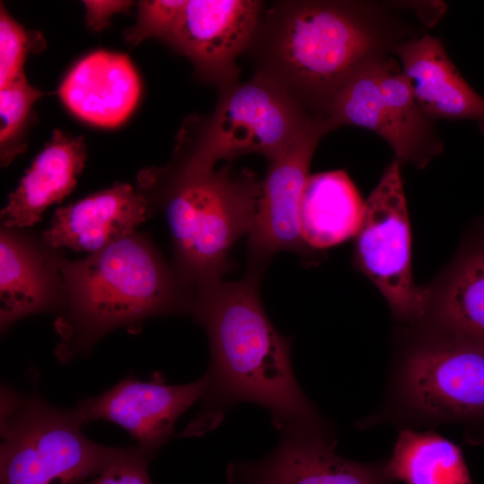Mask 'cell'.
<instances>
[{"label":"cell","mask_w":484,"mask_h":484,"mask_svg":"<svg viewBox=\"0 0 484 484\" xmlns=\"http://www.w3.org/2000/svg\"><path fill=\"white\" fill-rule=\"evenodd\" d=\"M404 4L277 1L263 8L245 54L255 74L324 118L337 91L363 65L394 55L400 43L422 34L397 14Z\"/></svg>","instance_id":"obj_1"},{"label":"cell","mask_w":484,"mask_h":484,"mask_svg":"<svg viewBox=\"0 0 484 484\" xmlns=\"http://www.w3.org/2000/svg\"><path fill=\"white\" fill-rule=\"evenodd\" d=\"M258 276L251 270L242 280L199 289L192 309L207 333L211 363L202 411L185 435L212 428L242 402L267 409L281 431L324 423L294 376L290 339L276 331L264 309Z\"/></svg>","instance_id":"obj_2"},{"label":"cell","mask_w":484,"mask_h":484,"mask_svg":"<svg viewBox=\"0 0 484 484\" xmlns=\"http://www.w3.org/2000/svg\"><path fill=\"white\" fill-rule=\"evenodd\" d=\"M166 215L186 279L198 289L221 280L229 251L248 234L257 210L261 181L230 164L219 169L171 168Z\"/></svg>","instance_id":"obj_3"},{"label":"cell","mask_w":484,"mask_h":484,"mask_svg":"<svg viewBox=\"0 0 484 484\" xmlns=\"http://www.w3.org/2000/svg\"><path fill=\"white\" fill-rule=\"evenodd\" d=\"M70 316L90 341L116 327L180 306L175 284L153 248L134 234L76 262H61Z\"/></svg>","instance_id":"obj_4"},{"label":"cell","mask_w":484,"mask_h":484,"mask_svg":"<svg viewBox=\"0 0 484 484\" xmlns=\"http://www.w3.org/2000/svg\"><path fill=\"white\" fill-rule=\"evenodd\" d=\"M72 410L1 390L0 484H76L131 454L89 439Z\"/></svg>","instance_id":"obj_5"},{"label":"cell","mask_w":484,"mask_h":484,"mask_svg":"<svg viewBox=\"0 0 484 484\" xmlns=\"http://www.w3.org/2000/svg\"><path fill=\"white\" fill-rule=\"evenodd\" d=\"M316 118L284 89L255 74L220 87L212 113L187 120L177 146L178 163L207 169L251 152L270 162Z\"/></svg>","instance_id":"obj_6"},{"label":"cell","mask_w":484,"mask_h":484,"mask_svg":"<svg viewBox=\"0 0 484 484\" xmlns=\"http://www.w3.org/2000/svg\"><path fill=\"white\" fill-rule=\"evenodd\" d=\"M393 400L402 417L413 423L484 416V348L428 329L400 357Z\"/></svg>","instance_id":"obj_7"},{"label":"cell","mask_w":484,"mask_h":484,"mask_svg":"<svg viewBox=\"0 0 484 484\" xmlns=\"http://www.w3.org/2000/svg\"><path fill=\"white\" fill-rule=\"evenodd\" d=\"M324 119L331 131L353 125L376 134L401 166L422 169L444 149L435 122L417 103L399 61L391 55L363 65L337 91Z\"/></svg>","instance_id":"obj_8"},{"label":"cell","mask_w":484,"mask_h":484,"mask_svg":"<svg viewBox=\"0 0 484 484\" xmlns=\"http://www.w3.org/2000/svg\"><path fill=\"white\" fill-rule=\"evenodd\" d=\"M355 237L356 264L382 293L393 315L402 322L421 323L428 293L412 279L409 213L396 159L365 201Z\"/></svg>","instance_id":"obj_9"},{"label":"cell","mask_w":484,"mask_h":484,"mask_svg":"<svg viewBox=\"0 0 484 484\" xmlns=\"http://www.w3.org/2000/svg\"><path fill=\"white\" fill-rule=\"evenodd\" d=\"M278 445L256 462L228 466L229 484H391L385 463L354 462L338 455L324 424L281 431Z\"/></svg>","instance_id":"obj_10"},{"label":"cell","mask_w":484,"mask_h":484,"mask_svg":"<svg viewBox=\"0 0 484 484\" xmlns=\"http://www.w3.org/2000/svg\"><path fill=\"white\" fill-rule=\"evenodd\" d=\"M330 132L326 120L318 117L269 162L248 233L252 270L260 271L258 266L276 252H301L307 247L299 231L300 197L315 150Z\"/></svg>","instance_id":"obj_11"},{"label":"cell","mask_w":484,"mask_h":484,"mask_svg":"<svg viewBox=\"0 0 484 484\" xmlns=\"http://www.w3.org/2000/svg\"><path fill=\"white\" fill-rule=\"evenodd\" d=\"M263 8L258 0L187 1L167 43L187 56L207 82H238L237 57L245 53Z\"/></svg>","instance_id":"obj_12"},{"label":"cell","mask_w":484,"mask_h":484,"mask_svg":"<svg viewBox=\"0 0 484 484\" xmlns=\"http://www.w3.org/2000/svg\"><path fill=\"white\" fill-rule=\"evenodd\" d=\"M206 386L205 375L181 385L128 376L100 395L82 401L73 411L82 424L103 419L120 426L150 456L169 439L178 417L203 397Z\"/></svg>","instance_id":"obj_13"},{"label":"cell","mask_w":484,"mask_h":484,"mask_svg":"<svg viewBox=\"0 0 484 484\" xmlns=\"http://www.w3.org/2000/svg\"><path fill=\"white\" fill-rule=\"evenodd\" d=\"M394 55L428 117L472 121L484 136V97L463 78L438 38L423 33L405 39Z\"/></svg>","instance_id":"obj_14"},{"label":"cell","mask_w":484,"mask_h":484,"mask_svg":"<svg viewBox=\"0 0 484 484\" xmlns=\"http://www.w3.org/2000/svg\"><path fill=\"white\" fill-rule=\"evenodd\" d=\"M64 104L81 119L102 127L122 124L139 100L141 82L126 55L99 50L68 73L59 90Z\"/></svg>","instance_id":"obj_15"},{"label":"cell","mask_w":484,"mask_h":484,"mask_svg":"<svg viewBox=\"0 0 484 484\" xmlns=\"http://www.w3.org/2000/svg\"><path fill=\"white\" fill-rule=\"evenodd\" d=\"M148 201L128 184H115L66 207L58 208L46 241L53 247L97 253L134 234L145 218Z\"/></svg>","instance_id":"obj_16"},{"label":"cell","mask_w":484,"mask_h":484,"mask_svg":"<svg viewBox=\"0 0 484 484\" xmlns=\"http://www.w3.org/2000/svg\"><path fill=\"white\" fill-rule=\"evenodd\" d=\"M428 289V328L484 348V229L471 237L454 262Z\"/></svg>","instance_id":"obj_17"},{"label":"cell","mask_w":484,"mask_h":484,"mask_svg":"<svg viewBox=\"0 0 484 484\" xmlns=\"http://www.w3.org/2000/svg\"><path fill=\"white\" fill-rule=\"evenodd\" d=\"M85 159L82 136L71 137L55 130L51 141L10 194L1 212L4 225L22 228L39 221L48 206L61 202L72 192Z\"/></svg>","instance_id":"obj_18"},{"label":"cell","mask_w":484,"mask_h":484,"mask_svg":"<svg viewBox=\"0 0 484 484\" xmlns=\"http://www.w3.org/2000/svg\"><path fill=\"white\" fill-rule=\"evenodd\" d=\"M365 202L343 170L309 175L302 190L298 223L307 247L324 249L355 237Z\"/></svg>","instance_id":"obj_19"},{"label":"cell","mask_w":484,"mask_h":484,"mask_svg":"<svg viewBox=\"0 0 484 484\" xmlns=\"http://www.w3.org/2000/svg\"><path fill=\"white\" fill-rule=\"evenodd\" d=\"M52 281L39 255L6 231L0 238V322L6 329L15 321L48 307Z\"/></svg>","instance_id":"obj_20"},{"label":"cell","mask_w":484,"mask_h":484,"mask_svg":"<svg viewBox=\"0 0 484 484\" xmlns=\"http://www.w3.org/2000/svg\"><path fill=\"white\" fill-rule=\"evenodd\" d=\"M385 470L406 484H472L461 449L433 431L402 429Z\"/></svg>","instance_id":"obj_21"},{"label":"cell","mask_w":484,"mask_h":484,"mask_svg":"<svg viewBox=\"0 0 484 484\" xmlns=\"http://www.w3.org/2000/svg\"><path fill=\"white\" fill-rule=\"evenodd\" d=\"M42 92L31 86L22 74L0 88V146L2 165L9 164L22 151L16 141L34 102Z\"/></svg>","instance_id":"obj_22"},{"label":"cell","mask_w":484,"mask_h":484,"mask_svg":"<svg viewBox=\"0 0 484 484\" xmlns=\"http://www.w3.org/2000/svg\"><path fill=\"white\" fill-rule=\"evenodd\" d=\"M46 44L39 33L26 31L1 4L0 11V88L24 74L27 54L39 52Z\"/></svg>","instance_id":"obj_23"},{"label":"cell","mask_w":484,"mask_h":484,"mask_svg":"<svg viewBox=\"0 0 484 484\" xmlns=\"http://www.w3.org/2000/svg\"><path fill=\"white\" fill-rule=\"evenodd\" d=\"M186 4V0L141 1L137 22L125 33L126 40L134 46L149 38H157L167 43Z\"/></svg>","instance_id":"obj_24"},{"label":"cell","mask_w":484,"mask_h":484,"mask_svg":"<svg viewBox=\"0 0 484 484\" xmlns=\"http://www.w3.org/2000/svg\"><path fill=\"white\" fill-rule=\"evenodd\" d=\"M148 458L137 445L134 451L107 468L85 484H152L148 472Z\"/></svg>","instance_id":"obj_25"},{"label":"cell","mask_w":484,"mask_h":484,"mask_svg":"<svg viewBox=\"0 0 484 484\" xmlns=\"http://www.w3.org/2000/svg\"><path fill=\"white\" fill-rule=\"evenodd\" d=\"M88 25L94 30H101L108 24L109 18L117 13L129 10L131 1H83Z\"/></svg>","instance_id":"obj_26"},{"label":"cell","mask_w":484,"mask_h":484,"mask_svg":"<svg viewBox=\"0 0 484 484\" xmlns=\"http://www.w3.org/2000/svg\"><path fill=\"white\" fill-rule=\"evenodd\" d=\"M482 226L484 227V223H483V225H482Z\"/></svg>","instance_id":"obj_27"}]
</instances>
